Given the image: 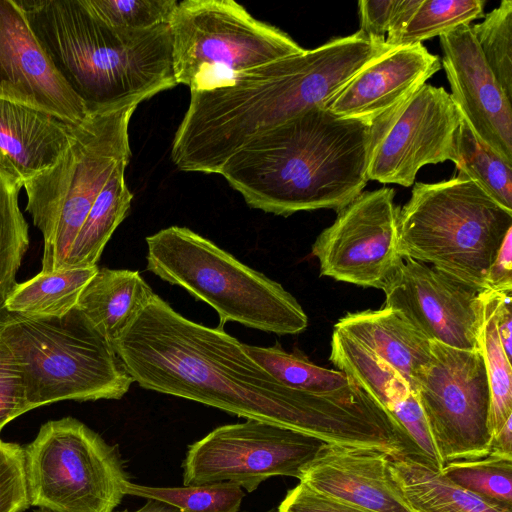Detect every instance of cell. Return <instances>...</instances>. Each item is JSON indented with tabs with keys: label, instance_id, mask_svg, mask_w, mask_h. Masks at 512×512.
<instances>
[{
	"label": "cell",
	"instance_id": "4dcf8cb0",
	"mask_svg": "<svg viewBox=\"0 0 512 512\" xmlns=\"http://www.w3.org/2000/svg\"><path fill=\"white\" fill-rule=\"evenodd\" d=\"M441 473L484 500L512 510V458L489 453L476 460L447 463Z\"/></svg>",
	"mask_w": 512,
	"mask_h": 512
},
{
	"label": "cell",
	"instance_id": "277c9868",
	"mask_svg": "<svg viewBox=\"0 0 512 512\" xmlns=\"http://www.w3.org/2000/svg\"><path fill=\"white\" fill-rule=\"evenodd\" d=\"M146 244L147 269L210 305L218 326L233 321L277 335L307 328L305 311L280 283L191 229L170 226L146 237Z\"/></svg>",
	"mask_w": 512,
	"mask_h": 512
},
{
	"label": "cell",
	"instance_id": "ba28073f",
	"mask_svg": "<svg viewBox=\"0 0 512 512\" xmlns=\"http://www.w3.org/2000/svg\"><path fill=\"white\" fill-rule=\"evenodd\" d=\"M30 506L52 512H114L130 481L116 445L83 422L44 423L23 447Z\"/></svg>",
	"mask_w": 512,
	"mask_h": 512
},
{
	"label": "cell",
	"instance_id": "f546056e",
	"mask_svg": "<svg viewBox=\"0 0 512 512\" xmlns=\"http://www.w3.org/2000/svg\"><path fill=\"white\" fill-rule=\"evenodd\" d=\"M125 494L156 499L179 512H238L245 497L244 490L231 482L154 487L128 481L125 484Z\"/></svg>",
	"mask_w": 512,
	"mask_h": 512
},
{
	"label": "cell",
	"instance_id": "e0dca14e",
	"mask_svg": "<svg viewBox=\"0 0 512 512\" xmlns=\"http://www.w3.org/2000/svg\"><path fill=\"white\" fill-rule=\"evenodd\" d=\"M440 68L439 58L423 44L394 47L359 71L325 108L337 116L372 124Z\"/></svg>",
	"mask_w": 512,
	"mask_h": 512
},
{
	"label": "cell",
	"instance_id": "4fadbf2b",
	"mask_svg": "<svg viewBox=\"0 0 512 512\" xmlns=\"http://www.w3.org/2000/svg\"><path fill=\"white\" fill-rule=\"evenodd\" d=\"M382 290L384 307L401 312L428 340L478 349L481 290L411 258H403Z\"/></svg>",
	"mask_w": 512,
	"mask_h": 512
},
{
	"label": "cell",
	"instance_id": "5b68a950",
	"mask_svg": "<svg viewBox=\"0 0 512 512\" xmlns=\"http://www.w3.org/2000/svg\"><path fill=\"white\" fill-rule=\"evenodd\" d=\"M138 105L89 107L59 160L24 182L26 211L44 239L41 272L62 268L101 190L116 168L129 162L128 127Z\"/></svg>",
	"mask_w": 512,
	"mask_h": 512
},
{
	"label": "cell",
	"instance_id": "d4e9b609",
	"mask_svg": "<svg viewBox=\"0 0 512 512\" xmlns=\"http://www.w3.org/2000/svg\"><path fill=\"white\" fill-rule=\"evenodd\" d=\"M244 350L278 382L294 390L332 395L358 386L343 372L318 366L298 350L287 352L279 343L268 347L244 344Z\"/></svg>",
	"mask_w": 512,
	"mask_h": 512
},
{
	"label": "cell",
	"instance_id": "7bdbcfd3",
	"mask_svg": "<svg viewBox=\"0 0 512 512\" xmlns=\"http://www.w3.org/2000/svg\"><path fill=\"white\" fill-rule=\"evenodd\" d=\"M244 512H250V511H244ZM265 512H278L276 508H272L270 510H267Z\"/></svg>",
	"mask_w": 512,
	"mask_h": 512
},
{
	"label": "cell",
	"instance_id": "6da1fadb",
	"mask_svg": "<svg viewBox=\"0 0 512 512\" xmlns=\"http://www.w3.org/2000/svg\"><path fill=\"white\" fill-rule=\"evenodd\" d=\"M113 347L133 382L227 413L296 430L329 444L349 434L347 393L321 395L278 382L223 327L204 326L157 294Z\"/></svg>",
	"mask_w": 512,
	"mask_h": 512
},
{
	"label": "cell",
	"instance_id": "ac0fdd59",
	"mask_svg": "<svg viewBox=\"0 0 512 512\" xmlns=\"http://www.w3.org/2000/svg\"><path fill=\"white\" fill-rule=\"evenodd\" d=\"M74 126L47 112L0 99V160L24 184L59 160Z\"/></svg>",
	"mask_w": 512,
	"mask_h": 512
},
{
	"label": "cell",
	"instance_id": "b9f144b4",
	"mask_svg": "<svg viewBox=\"0 0 512 512\" xmlns=\"http://www.w3.org/2000/svg\"><path fill=\"white\" fill-rule=\"evenodd\" d=\"M34 512H52V511L39 508V509L35 510Z\"/></svg>",
	"mask_w": 512,
	"mask_h": 512
},
{
	"label": "cell",
	"instance_id": "484cf974",
	"mask_svg": "<svg viewBox=\"0 0 512 512\" xmlns=\"http://www.w3.org/2000/svg\"><path fill=\"white\" fill-rule=\"evenodd\" d=\"M455 153L458 174L512 212V163L483 142L463 115L456 134Z\"/></svg>",
	"mask_w": 512,
	"mask_h": 512
},
{
	"label": "cell",
	"instance_id": "d6986e66",
	"mask_svg": "<svg viewBox=\"0 0 512 512\" xmlns=\"http://www.w3.org/2000/svg\"><path fill=\"white\" fill-rule=\"evenodd\" d=\"M334 329L383 358L414 391L418 373L430 360L431 344L401 312L383 307L347 313Z\"/></svg>",
	"mask_w": 512,
	"mask_h": 512
},
{
	"label": "cell",
	"instance_id": "83f0119b",
	"mask_svg": "<svg viewBox=\"0 0 512 512\" xmlns=\"http://www.w3.org/2000/svg\"><path fill=\"white\" fill-rule=\"evenodd\" d=\"M22 187L0 160V311L17 285L16 274L29 246L28 224L18 202Z\"/></svg>",
	"mask_w": 512,
	"mask_h": 512
},
{
	"label": "cell",
	"instance_id": "52a82bcc",
	"mask_svg": "<svg viewBox=\"0 0 512 512\" xmlns=\"http://www.w3.org/2000/svg\"><path fill=\"white\" fill-rule=\"evenodd\" d=\"M169 25L175 80L190 90L304 50L233 0L180 1Z\"/></svg>",
	"mask_w": 512,
	"mask_h": 512
},
{
	"label": "cell",
	"instance_id": "8992f818",
	"mask_svg": "<svg viewBox=\"0 0 512 512\" xmlns=\"http://www.w3.org/2000/svg\"><path fill=\"white\" fill-rule=\"evenodd\" d=\"M511 230L512 212L468 178L417 182L399 211V252L483 291Z\"/></svg>",
	"mask_w": 512,
	"mask_h": 512
},
{
	"label": "cell",
	"instance_id": "30bf717a",
	"mask_svg": "<svg viewBox=\"0 0 512 512\" xmlns=\"http://www.w3.org/2000/svg\"><path fill=\"white\" fill-rule=\"evenodd\" d=\"M326 444L263 421L222 425L188 447L182 463L183 485L231 482L253 492L273 476L300 479Z\"/></svg>",
	"mask_w": 512,
	"mask_h": 512
},
{
	"label": "cell",
	"instance_id": "4316f807",
	"mask_svg": "<svg viewBox=\"0 0 512 512\" xmlns=\"http://www.w3.org/2000/svg\"><path fill=\"white\" fill-rule=\"evenodd\" d=\"M498 291L483 290L478 349L483 357L491 391L492 437L512 417V367L502 347L496 325Z\"/></svg>",
	"mask_w": 512,
	"mask_h": 512
},
{
	"label": "cell",
	"instance_id": "7c38bea8",
	"mask_svg": "<svg viewBox=\"0 0 512 512\" xmlns=\"http://www.w3.org/2000/svg\"><path fill=\"white\" fill-rule=\"evenodd\" d=\"M395 191L382 187L360 193L337 211L312 246L320 274L361 287L383 289L403 258L399 252V211Z\"/></svg>",
	"mask_w": 512,
	"mask_h": 512
},
{
	"label": "cell",
	"instance_id": "ab89813d",
	"mask_svg": "<svg viewBox=\"0 0 512 512\" xmlns=\"http://www.w3.org/2000/svg\"><path fill=\"white\" fill-rule=\"evenodd\" d=\"M489 453L512 458V417L508 418L501 430L492 437Z\"/></svg>",
	"mask_w": 512,
	"mask_h": 512
},
{
	"label": "cell",
	"instance_id": "2e32d148",
	"mask_svg": "<svg viewBox=\"0 0 512 512\" xmlns=\"http://www.w3.org/2000/svg\"><path fill=\"white\" fill-rule=\"evenodd\" d=\"M388 454L326 444L303 470L309 489L369 512H415L397 484Z\"/></svg>",
	"mask_w": 512,
	"mask_h": 512
},
{
	"label": "cell",
	"instance_id": "5bb4252c",
	"mask_svg": "<svg viewBox=\"0 0 512 512\" xmlns=\"http://www.w3.org/2000/svg\"><path fill=\"white\" fill-rule=\"evenodd\" d=\"M0 99L73 124L89 107L59 73L15 0H0Z\"/></svg>",
	"mask_w": 512,
	"mask_h": 512
},
{
	"label": "cell",
	"instance_id": "9a60e30c",
	"mask_svg": "<svg viewBox=\"0 0 512 512\" xmlns=\"http://www.w3.org/2000/svg\"><path fill=\"white\" fill-rule=\"evenodd\" d=\"M439 38L452 100L474 133L512 163V101L483 58L471 25Z\"/></svg>",
	"mask_w": 512,
	"mask_h": 512
},
{
	"label": "cell",
	"instance_id": "603a6c76",
	"mask_svg": "<svg viewBox=\"0 0 512 512\" xmlns=\"http://www.w3.org/2000/svg\"><path fill=\"white\" fill-rule=\"evenodd\" d=\"M98 267L40 272L14 287L4 309L29 317H62L77 304L81 291Z\"/></svg>",
	"mask_w": 512,
	"mask_h": 512
},
{
	"label": "cell",
	"instance_id": "60d3db41",
	"mask_svg": "<svg viewBox=\"0 0 512 512\" xmlns=\"http://www.w3.org/2000/svg\"><path fill=\"white\" fill-rule=\"evenodd\" d=\"M117 512H179L176 508L156 499H147L146 503L137 510H122Z\"/></svg>",
	"mask_w": 512,
	"mask_h": 512
},
{
	"label": "cell",
	"instance_id": "ffe728a7",
	"mask_svg": "<svg viewBox=\"0 0 512 512\" xmlns=\"http://www.w3.org/2000/svg\"><path fill=\"white\" fill-rule=\"evenodd\" d=\"M154 295L138 271L103 268L83 288L76 307L113 345Z\"/></svg>",
	"mask_w": 512,
	"mask_h": 512
},
{
	"label": "cell",
	"instance_id": "74e56055",
	"mask_svg": "<svg viewBox=\"0 0 512 512\" xmlns=\"http://www.w3.org/2000/svg\"><path fill=\"white\" fill-rule=\"evenodd\" d=\"M486 289L512 291V230L504 238L486 275Z\"/></svg>",
	"mask_w": 512,
	"mask_h": 512
},
{
	"label": "cell",
	"instance_id": "d6a6232c",
	"mask_svg": "<svg viewBox=\"0 0 512 512\" xmlns=\"http://www.w3.org/2000/svg\"><path fill=\"white\" fill-rule=\"evenodd\" d=\"M83 7L106 26L146 30L169 24L176 0H80Z\"/></svg>",
	"mask_w": 512,
	"mask_h": 512
},
{
	"label": "cell",
	"instance_id": "44dd1931",
	"mask_svg": "<svg viewBox=\"0 0 512 512\" xmlns=\"http://www.w3.org/2000/svg\"><path fill=\"white\" fill-rule=\"evenodd\" d=\"M391 472L415 512H512L461 488L409 457H390Z\"/></svg>",
	"mask_w": 512,
	"mask_h": 512
},
{
	"label": "cell",
	"instance_id": "9c48e42d",
	"mask_svg": "<svg viewBox=\"0 0 512 512\" xmlns=\"http://www.w3.org/2000/svg\"><path fill=\"white\" fill-rule=\"evenodd\" d=\"M431 357L416 377L418 397L444 463L487 456L492 440L491 391L479 349L430 341Z\"/></svg>",
	"mask_w": 512,
	"mask_h": 512
},
{
	"label": "cell",
	"instance_id": "f35d334b",
	"mask_svg": "<svg viewBox=\"0 0 512 512\" xmlns=\"http://www.w3.org/2000/svg\"><path fill=\"white\" fill-rule=\"evenodd\" d=\"M511 292L498 291L496 304L497 330L504 352L510 360L512 356Z\"/></svg>",
	"mask_w": 512,
	"mask_h": 512
},
{
	"label": "cell",
	"instance_id": "cb8c5ba5",
	"mask_svg": "<svg viewBox=\"0 0 512 512\" xmlns=\"http://www.w3.org/2000/svg\"><path fill=\"white\" fill-rule=\"evenodd\" d=\"M329 360L386 411L413 391L383 358L337 329L332 334Z\"/></svg>",
	"mask_w": 512,
	"mask_h": 512
},
{
	"label": "cell",
	"instance_id": "e575fe53",
	"mask_svg": "<svg viewBox=\"0 0 512 512\" xmlns=\"http://www.w3.org/2000/svg\"><path fill=\"white\" fill-rule=\"evenodd\" d=\"M29 410L18 365L0 340V432L7 423Z\"/></svg>",
	"mask_w": 512,
	"mask_h": 512
},
{
	"label": "cell",
	"instance_id": "8fae6325",
	"mask_svg": "<svg viewBox=\"0 0 512 512\" xmlns=\"http://www.w3.org/2000/svg\"><path fill=\"white\" fill-rule=\"evenodd\" d=\"M461 118L443 87L423 84L372 123L368 179L409 187L424 165L454 163Z\"/></svg>",
	"mask_w": 512,
	"mask_h": 512
},
{
	"label": "cell",
	"instance_id": "8d00e7d4",
	"mask_svg": "<svg viewBox=\"0 0 512 512\" xmlns=\"http://www.w3.org/2000/svg\"><path fill=\"white\" fill-rule=\"evenodd\" d=\"M397 0H361L358 2L360 29L373 39H386Z\"/></svg>",
	"mask_w": 512,
	"mask_h": 512
},
{
	"label": "cell",
	"instance_id": "d590c367",
	"mask_svg": "<svg viewBox=\"0 0 512 512\" xmlns=\"http://www.w3.org/2000/svg\"><path fill=\"white\" fill-rule=\"evenodd\" d=\"M278 512H369L319 494L302 483L289 490Z\"/></svg>",
	"mask_w": 512,
	"mask_h": 512
},
{
	"label": "cell",
	"instance_id": "f1b7e54d",
	"mask_svg": "<svg viewBox=\"0 0 512 512\" xmlns=\"http://www.w3.org/2000/svg\"><path fill=\"white\" fill-rule=\"evenodd\" d=\"M483 0H420L403 29L385 40L390 47L412 46L483 17Z\"/></svg>",
	"mask_w": 512,
	"mask_h": 512
},
{
	"label": "cell",
	"instance_id": "7a4b0ae2",
	"mask_svg": "<svg viewBox=\"0 0 512 512\" xmlns=\"http://www.w3.org/2000/svg\"><path fill=\"white\" fill-rule=\"evenodd\" d=\"M372 124L315 107L263 132L220 170L248 206L275 215L340 210L368 182Z\"/></svg>",
	"mask_w": 512,
	"mask_h": 512
},
{
	"label": "cell",
	"instance_id": "7402d4cb",
	"mask_svg": "<svg viewBox=\"0 0 512 512\" xmlns=\"http://www.w3.org/2000/svg\"><path fill=\"white\" fill-rule=\"evenodd\" d=\"M120 164L105 184L72 242L61 269L96 266L105 245L125 219L133 194L125 182Z\"/></svg>",
	"mask_w": 512,
	"mask_h": 512
},
{
	"label": "cell",
	"instance_id": "3957f363",
	"mask_svg": "<svg viewBox=\"0 0 512 512\" xmlns=\"http://www.w3.org/2000/svg\"><path fill=\"white\" fill-rule=\"evenodd\" d=\"M0 340L32 409L62 400L121 399L133 379L113 345L75 306L62 317L0 311Z\"/></svg>",
	"mask_w": 512,
	"mask_h": 512
},
{
	"label": "cell",
	"instance_id": "836d02e7",
	"mask_svg": "<svg viewBox=\"0 0 512 512\" xmlns=\"http://www.w3.org/2000/svg\"><path fill=\"white\" fill-rule=\"evenodd\" d=\"M29 507L23 447L0 439V512Z\"/></svg>",
	"mask_w": 512,
	"mask_h": 512
},
{
	"label": "cell",
	"instance_id": "1f68e13d",
	"mask_svg": "<svg viewBox=\"0 0 512 512\" xmlns=\"http://www.w3.org/2000/svg\"><path fill=\"white\" fill-rule=\"evenodd\" d=\"M471 29L483 58L512 101V1L503 0Z\"/></svg>",
	"mask_w": 512,
	"mask_h": 512
}]
</instances>
